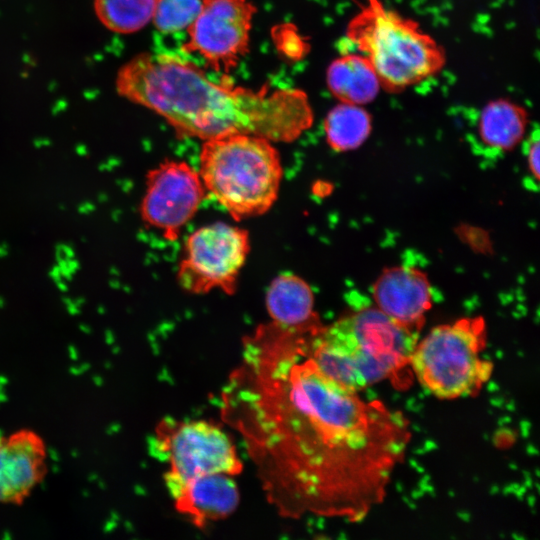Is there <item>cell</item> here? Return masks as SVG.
I'll list each match as a JSON object with an SVG mask.
<instances>
[{
  "label": "cell",
  "instance_id": "obj_1",
  "mask_svg": "<svg viewBox=\"0 0 540 540\" xmlns=\"http://www.w3.org/2000/svg\"><path fill=\"white\" fill-rule=\"evenodd\" d=\"M302 343L266 352L241 383L232 423L246 439L270 499L360 522L380 504L411 438L409 422L324 376Z\"/></svg>",
  "mask_w": 540,
  "mask_h": 540
},
{
  "label": "cell",
  "instance_id": "obj_2",
  "mask_svg": "<svg viewBox=\"0 0 540 540\" xmlns=\"http://www.w3.org/2000/svg\"><path fill=\"white\" fill-rule=\"evenodd\" d=\"M116 90L161 116L180 137L203 141L251 134L292 142L314 119L308 96L299 89L253 91L218 84L173 54L136 55L118 70Z\"/></svg>",
  "mask_w": 540,
  "mask_h": 540
},
{
  "label": "cell",
  "instance_id": "obj_3",
  "mask_svg": "<svg viewBox=\"0 0 540 540\" xmlns=\"http://www.w3.org/2000/svg\"><path fill=\"white\" fill-rule=\"evenodd\" d=\"M417 339V330L364 309L323 327L308 353L324 376L357 392L409 364Z\"/></svg>",
  "mask_w": 540,
  "mask_h": 540
},
{
  "label": "cell",
  "instance_id": "obj_4",
  "mask_svg": "<svg viewBox=\"0 0 540 540\" xmlns=\"http://www.w3.org/2000/svg\"><path fill=\"white\" fill-rule=\"evenodd\" d=\"M347 39L373 66L388 93H400L440 73L447 57L443 46L420 24L387 8L381 0H365L348 22Z\"/></svg>",
  "mask_w": 540,
  "mask_h": 540
},
{
  "label": "cell",
  "instance_id": "obj_5",
  "mask_svg": "<svg viewBox=\"0 0 540 540\" xmlns=\"http://www.w3.org/2000/svg\"><path fill=\"white\" fill-rule=\"evenodd\" d=\"M198 173L205 190L239 221L270 210L278 197L283 168L272 141L233 134L204 140Z\"/></svg>",
  "mask_w": 540,
  "mask_h": 540
},
{
  "label": "cell",
  "instance_id": "obj_6",
  "mask_svg": "<svg viewBox=\"0 0 540 540\" xmlns=\"http://www.w3.org/2000/svg\"><path fill=\"white\" fill-rule=\"evenodd\" d=\"M485 334L481 317L434 327L415 345L409 362L421 386L440 399L476 394L493 372V363L480 356Z\"/></svg>",
  "mask_w": 540,
  "mask_h": 540
},
{
  "label": "cell",
  "instance_id": "obj_7",
  "mask_svg": "<svg viewBox=\"0 0 540 540\" xmlns=\"http://www.w3.org/2000/svg\"><path fill=\"white\" fill-rule=\"evenodd\" d=\"M150 453L169 463L164 475L168 492L185 481L206 474L230 476L242 471L234 444L219 427L206 421L164 420L149 444Z\"/></svg>",
  "mask_w": 540,
  "mask_h": 540
},
{
  "label": "cell",
  "instance_id": "obj_8",
  "mask_svg": "<svg viewBox=\"0 0 540 540\" xmlns=\"http://www.w3.org/2000/svg\"><path fill=\"white\" fill-rule=\"evenodd\" d=\"M250 252L248 231L223 222L203 226L184 243L177 270L180 286L192 294L220 289L235 293L237 279Z\"/></svg>",
  "mask_w": 540,
  "mask_h": 540
},
{
  "label": "cell",
  "instance_id": "obj_9",
  "mask_svg": "<svg viewBox=\"0 0 540 540\" xmlns=\"http://www.w3.org/2000/svg\"><path fill=\"white\" fill-rule=\"evenodd\" d=\"M255 6L248 0H202L187 28L184 49L198 53L216 71L230 72L249 50Z\"/></svg>",
  "mask_w": 540,
  "mask_h": 540
},
{
  "label": "cell",
  "instance_id": "obj_10",
  "mask_svg": "<svg viewBox=\"0 0 540 540\" xmlns=\"http://www.w3.org/2000/svg\"><path fill=\"white\" fill-rule=\"evenodd\" d=\"M205 191L193 167L184 161H165L148 173L142 218L165 239L175 241L198 211Z\"/></svg>",
  "mask_w": 540,
  "mask_h": 540
},
{
  "label": "cell",
  "instance_id": "obj_11",
  "mask_svg": "<svg viewBox=\"0 0 540 540\" xmlns=\"http://www.w3.org/2000/svg\"><path fill=\"white\" fill-rule=\"evenodd\" d=\"M47 474V447L30 429L0 433V504L21 505Z\"/></svg>",
  "mask_w": 540,
  "mask_h": 540
},
{
  "label": "cell",
  "instance_id": "obj_12",
  "mask_svg": "<svg viewBox=\"0 0 540 540\" xmlns=\"http://www.w3.org/2000/svg\"><path fill=\"white\" fill-rule=\"evenodd\" d=\"M373 297L380 311L413 330H418L431 306L426 276L404 266L384 271L373 286Z\"/></svg>",
  "mask_w": 540,
  "mask_h": 540
},
{
  "label": "cell",
  "instance_id": "obj_13",
  "mask_svg": "<svg viewBox=\"0 0 540 540\" xmlns=\"http://www.w3.org/2000/svg\"><path fill=\"white\" fill-rule=\"evenodd\" d=\"M177 510L197 526L231 515L239 503V491L230 475L206 474L191 478L169 492Z\"/></svg>",
  "mask_w": 540,
  "mask_h": 540
},
{
  "label": "cell",
  "instance_id": "obj_14",
  "mask_svg": "<svg viewBox=\"0 0 540 540\" xmlns=\"http://www.w3.org/2000/svg\"><path fill=\"white\" fill-rule=\"evenodd\" d=\"M266 307L272 323L289 329L321 326L314 312L313 292L306 281L293 273L278 275L266 293Z\"/></svg>",
  "mask_w": 540,
  "mask_h": 540
},
{
  "label": "cell",
  "instance_id": "obj_15",
  "mask_svg": "<svg viewBox=\"0 0 540 540\" xmlns=\"http://www.w3.org/2000/svg\"><path fill=\"white\" fill-rule=\"evenodd\" d=\"M326 83L340 102L360 106L374 101L381 89L373 66L359 52L334 59L327 68Z\"/></svg>",
  "mask_w": 540,
  "mask_h": 540
},
{
  "label": "cell",
  "instance_id": "obj_16",
  "mask_svg": "<svg viewBox=\"0 0 540 540\" xmlns=\"http://www.w3.org/2000/svg\"><path fill=\"white\" fill-rule=\"evenodd\" d=\"M528 112L525 107L506 98L489 101L478 118V135L482 143L497 152L511 150L526 132Z\"/></svg>",
  "mask_w": 540,
  "mask_h": 540
},
{
  "label": "cell",
  "instance_id": "obj_17",
  "mask_svg": "<svg viewBox=\"0 0 540 540\" xmlns=\"http://www.w3.org/2000/svg\"><path fill=\"white\" fill-rule=\"evenodd\" d=\"M324 131L329 146L338 152L360 147L372 130V117L360 105L340 102L324 120Z\"/></svg>",
  "mask_w": 540,
  "mask_h": 540
},
{
  "label": "cell",
  "instance_id": "obj_18",
  "mask_svg": "<svg viewBox=\"0 0 540 540\" xmlns=\"http://www.w3.org/2000/svg\"><path fill=\"white\" fill-rule=\"evenodd\" d=\"M93 3L97 18L107 29L130 34L152 21L156 0H94Z\"/></svg>",
  "mask_w": 540,
  "mask_h": 540
},
{
  "label": "cell",
  "instance_id": "obj_19",
  "mask_svg": "<svg viewBox=\"0 0 540 540\" xmlns=\"http://www.w3.org/2000/svg\"><path fill=\"white\" fill-rule=\"evenodd\" d=\"M202 0H156L152 22L163 33L187 29L198 16Z\"/></svg>",
  "mask_w": 540,
  "mask_h": 540
},
{
  "label": "cell",
  "instance_id": "obj_20",
  "mask_svg": "<svg viewBox=\"0 0 540 540\" xmlns=\"http://www.w3.org/2000/svg\"><path fill=\"white\" fill-rule=\"evenodd\" d=\"M527 162L529 171L534 176L535 180L539 179V136L538 131L530 137L526 145Z\"/></svg>",
  "mask_w": 540,
  "mask_h": 540
}]
</instances>
